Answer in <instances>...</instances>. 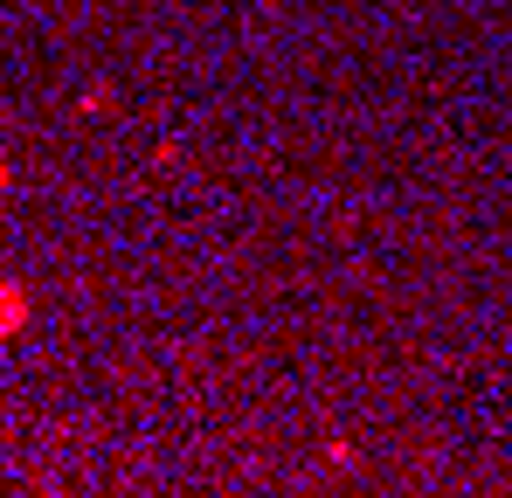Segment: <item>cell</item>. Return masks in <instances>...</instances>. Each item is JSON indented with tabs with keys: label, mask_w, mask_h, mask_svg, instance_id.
I'll use <instances>...</instances> for the list:
<instances>
[{
	"label": "cell",
	"mask_w": 512,
	"mask_h": 498,
	"mask_svg": "<svg viewBox=\"0 0 512 498\" xmlns=\"http://www.w3.org/2000/svg\"><path fill=\"white\" fill-rule=\"evenodd\" d=\"M21 326H28V284L0 277V339H14Z\"/></svg>",
	"instance_id": "1"
},
{
	"label": "cell",
	"mask_w": 512,
	"mask_h": 498,
	"mask_svg": "<svg viewBox=\"0 0 512 498\" xmlns=\"http://www.w3.org/2000/svg\"><path fill=\"white\" fill-rule=\"evenodd\" d=\"M7 187H14V166H7V160H0V194H7Z\"/></svg>",
	"instance_id": "2"
}]
</instances>
